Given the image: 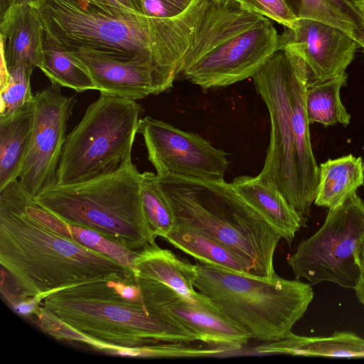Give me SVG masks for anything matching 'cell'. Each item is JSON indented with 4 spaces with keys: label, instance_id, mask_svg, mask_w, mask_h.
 I'll return each instance as SVG.
<instances>
[{
    "label": "cell",
    "instance_id": "27",
    "mask_svg": "<svg viewBox=\"0 0 364 364\" xmlns=\"http://www.w3.org/2000/svg\"><path fill=\"white\" fill-rule=\"evenodd\" d=\"M141 193L144 213L154 236L164 238L174 229L176 221L156 174L141 173Z\"/></svg>",
    "mask_w": 364,
    "mask_h": 364
},
{
    "label": "cell",
    "instance_id": "1",
    "mask_svg": "<svg viewBox=\"0 0 364 364\" xmlns=\"http://www.w3.org/2000/svg\"><path fill=\"white\" fill-rule=\"evenodd\" d=\"M32 314L58 340L84 342L96 350L140 357H198L200 338L146 309L137 284L85 283L52 292Z\"/></svg>",
    "mask_w": 364,
    "mask_h": 364
},
{
    "label": "cell",
    "instance_id": "3",
    "mask_svg": "<svg viewBox=\"0 0 364 364\" xmlns=\"http://www.w3.org/2000/svg\"><path fill=\"white\" fill-rule=\"evenodd\" d=\"M39 12L45 38L63 49L85 48L150 59L176 77L192 26L191 5L171 18L92 0H48Z\"/></svg>",
    "mask_w": 364,
    "mask_h": 364
},
{
    "label": "cell",
    "instance_id": "23",
    "mask_svg": "<svg viewBox=\"0 0 364 364\" xmlns=\"http://www.w3.org/2000/svg\"><path fill=\"white\" fill-rule=\"evenodd\" d=\"M348 76L344 72L323 82L306 85L305 107L309 124L317 122L325 127L349 124L350 114L340 97V90L346 86Z\"/></svg>",
    "mask_w": 364,
    "mask_h": 364
},
{
    "label": "cell",
    "instance_id": "13",
    "mask_svg": "<svg viewBox=\"0 0 364 364\" xmlns=\"http://www.w3.org/2000/svg\"><path fill=\"white\" fill-rule=\"evenodd\" d=\"M137 285L149 313L181 325L196 334L201 342L229 350L241 349L251 338L248 333L220 314L196 306L160 282L140 277Z\"/></svg>",
    "mask_w": 364,
    "mask_h": 364
},
{
    "label": "cell",
    "instance_id": "24",
    "mask_svg": "<svg viewBox=\"0 0 364 364\" xmlns=\"http://www.w3.org/2000/svg\"><path fill=\"white\" fill-rule=\"evenodd\" d=\"M296 19H309L343 30L353 38L364 22L354 0H283Z\"/></svg>",
    "mask_w": 364,
    "mask_h": 364
},
{
    "label": "cell",
    "instance_id": "35",
    "mask_svg": "<svg viewBox=\"0 0 364 364\" xmlns=\"http://www.w3.org/2000/svg\"><path fill=\"white\" fill-rule=\"evenodd\" d=\"M354 2L364 16V0H354Z\"/></svg>",
    "mask_w": 364,
    "mask_h": 364
},
{
    "label": "cell",
    "instance_id": "7",
    "mask_svg": "<svg viewBox=\"0 0 364 364\" xmlns=\"http://www.w3.org/2000/svg\"><path fill=\"white\" fill-rule=\"evenodd\" d=\"M195 289L218 312L263 343L289 336L314 299L311 284L277 274L270 278L197 262Z\"/></svg>",
    "mask_w": 364,
    "mask_h": 364
},
{
    "label": "cell",
    "instance_id": "14",
    "mask_svg": "<svg viewBox=\"0 0 364 364\" xmlns=\"http://www.w3.org/2000/svg\"><path fill=\"white\" fill-rule=\"evenodd\" d=\"M64 50L86 65L100 93L136 101L170 89L176 80L173 72L150 59L122 58L85 48Z\"/></svg>",
    "mask_w": 364,
    "mask_h": 364
},
{
    "label": "cell",
    "instance_id": "22",
    "mask_svg": "<svg viewBox=\"0 0 364 364\" xmlns=\"http://www.w3.org/2000/svg\"><path fill=\"white\" fill-rule=\"evenodd\" d=\"M164 240L200 262L251 274L245 263L236 255L200 232L175 226Z\"/></svg>",
    "mask_w": 364,
    "mask_h": 364
},
{
    "label": "cell",
    "instance_id": "33",
    "mask_svg": "<svg viewBox=\"0 0 364 364\" xmlns=\"http://www.w3.org/2000/svg\"><path fill=\"white\" fill-rule=\"evenodd\" d=\"M114 6L125 7L132 10H134L139 13H142L141 6L139 0H109Z\"/></svg>",
    "mask_w": 364,
    "mask_h": 364
},
{
    "label": "cell",
    "instance_id": "9",
    "mask_svg": "<svg viewBox=\"0 0 364 364\" xmlns=\"http://www.w3.org/2000/svg\"><path fill=\"white\" fill-rule=\"evenodd\" d=\"M364 242V202L352 193L330 208L323 225L302 240L288 259L297 279L310 284L335 283L355 289L360 274Z\"/></svg>",
    "mask_w": 364,
    "mask_h": 364
},
{
    "label": "cell",
    "instance_id": "16",
    "mask_svg": "<svg viewBox=\"0 0 364 364\" xmlns=\"http://www.w3.org/2000/svg\"><path fill=\"white\" fill-rule=\"evenodd\" d=\"M43 36L39 9L26 4L10 6L0 17L1 63L7 68L21 63L38 68Z\"/></svg>",
    "mask_w": 364,
    "mask_h": 364
},
{
    "label": "cell",
    "instance_id": "29",
    "mask_svg": "<svg viewBox=\"0 0 364 364\" xmlns=\"http://www.w3.org/2000/svg\"><path fill=\"white\" fill-rule=\"evenodd\" d=\"M244 7L272 19L285 28H292L296 18L283 0H236Z\"/></svg>",
    "mask_w": 364,
    "mask_h": 364
},
{
    "label": "cell",
    "instance_id": "6",
    "mask_svg": "<svg viewBox=\"0 0 364 364\" xmlns=\"http://www.w3.org/2000/svg\"><path fill=\"white\" fill-rule=\"evenodd\" d=\"M141 182V173L129 159L87 181L50 185L33 199L63 221L137 252L156 238L144 213Z\"/></svg>",
    "mask_w": 364,
    "mask_h": 364
},
{
    "label": "cell",
    "instance_id": "25",
    "mask_svg": "<svg viewBox=\"0 0 364 364\" xmlns=\"http://www.w3.org/2000/svg\"><path fill=\"white\" fill-rule=\"evenodd\" d=\"M51 83L82 92L97 90L86 65L72 52L51 43L44 37L42 62L38 67Z\"/></svg>",
    "mask_w": 364,
    "mask_h": 364
},
{
    "label": "cell",
    "instance_id": "12",
    "mask_svg": "<svg viewBox=\"0 0 364 364\" xmlns=\"http://www.w3.org/2000/svg\"><path fill=\"white\" fill-rule=\"evenodd\" d=\"M279 50L280 35L267 18L205 54L179 77L203 90L227 87L252 77Z\"/></svg>",
    "mask_w": 364,
    "mask_h": 364
},
{
    "label": "cell",
    "instance_id": "5",
    "mask_svg": "<svg viewBox=\"0 0 364 364\" xmlns=\"http://www.w3.org/2000/svg\"><path fill=\"white\" fill-rule=\"evenodd\" d=\"M158 181L176 225L203 233L236 255L251 274L276 273L274 255L281 236L231 183L168 175Z\"/></svg>",
    "mask_w": 364,
    "mask_h": 364
},
{
    "label": "cell",
    "instance_id": "2",
    "mask_svg": "<svg viewBox=\"0 0 364 364\" xmlns=\"http://www.w3.org/2000/svg\"><path fill=\"white\" fill-rule=\"evenodd\" d=\"M28 195L18 179L0 190V264L22 313L60 289L98 281L136 284L133 269L46 225L29 209Z\"/></svg>",
    "mask_w": 364,
    "mask_h": 364
},
{
    "label": "cell",
    "instance_id": "26",
    "mask_svg": "<svg viewBox=\"0 0 364 364\" xmlns=\"http://www.w3.org/2000/svg\"><path fill=\"white\" fill-rule=\"evenodd\" d=\"M32 211L60 234L85 247L105 254L134 270V259L138 252L129 251L92 230L68 224L39 205H34Z\"/></svg>",
    "mask_w": 364,
    "mask_h": 364
},
{
    "label": "cell",
    "instance_id": "20",
    "mask_svg": "<svg viewBox=\"0 0 364 364\" xmlns=\"http://www.w3.org/2000/svg\"><path fill=\"white\" fill-rule=\"evenodd\" d=\"M33 101L13 115L0 118V190L18 178L28 154L32 134Z\"/></svg>",
    "mask_w": 364,
    "mask_h": 364
},
{
    "label": "cell",
    "instance_id": "36",
    "mask_svg": "<svg viewBox=\"0 0 364 364\" xmlns=\"http://www.w3.org/2000/svg\"><path fill=\"white\" fill-rule=\"evenodd\" d=\"M92 1H97V2H100V3H104V4H112L109 0H92ZM113 5V4H112Z\"/></svg>",
    "mask_w": 364,
    "mask_h": 364
},
{
    "label": "cell",
    "instance_id": "31",
    "mask_svg": "<svg viewBox=\"0 0 364 364\" xmlns=\"http://www.w3.org/2000/svg\"><path fill=\"white\" fill-rule=\"evenodd\" d=\"M48 0H0V17L13 5H29L38 9L42 8Z\"/></svg>",
    "mask_w": 364,
    "mask_h": 364
},
{
    "label": "cell",
    "instance_id": "10",
    "mask_svg": "<svg viewBox=\"0 0 364 364\" xmlns=\"http://www.w3.org/2000/svg\"><path fill=\"white\" fill-rule=\"evenodd\" d=\"M137 133L144 137L148 159L158 176L225 181L229 166L227 154L200 135L150 116L140 119Z\"/></svg>",
    "mask_w": 364,
    "mask_h": 364
},
{
    "label": "cell",
    "instance_id": "34",
    "mask_svg": "<svg viewBox=\"0 0 364 364\" xmlns=\"http://www.w3.org/2000/svg\"><path fill=\"white\" fill-rule=\"evenodd\" d=\"M353 38L356 41L360 47L363 48L364 53V22L357 28Z\"/></svg>",
    "mask_w": 364,
    "mask_h": 364
},
{
    "label": "cell",
    "instance_id": "15",
    "mask_svg": "<svg viewBox=\"0 0 364 364\" xmlns=\"http://www.w3.org/2000/svg\"><path fill=\"white\" fill-rule=\"evenodd\" d=\"M281 50L286 48L304 63L307 85L321 82L344 72L360 47L341 29L309 19H297L280 35Z\"/></svg>",
    "mask_w": 364,
    "mask_h": 364
},
{
    "label": "cell",
    "instance_id": "21",
    "mask_svg": "<svg viewBox=\"0 0 364 364\" xmlns=\"http://www.w3.org/2000/svg\"><path fill=\"white\" fill-rule=\"evenodd\" d=\"M364 183L363 161L352 154L328 159L319 165L314 204L328 209L341 204Z\"/></svg>",
    "mask_w": 364,
    "mask_h": 364
},
{
    "label": "cell",
    "instance_id": "11",
    "mask_svg": "<svg viewBox=\"0 0 364 364\" xmlns=\"http://www.w3.org/2000/svg\"><path fill=\"white\" fill-rule=\"evenodd\" d=\"M33 102L31 143L17 178L33 197L56 183L67 125L76 99L63 95L60 86L51 83L35 93Z\"/></svg>",
    "mask_w": 364,
    "mask_h": 364
},
{
    "label": "cell",
    "instance_id": "28",
    "mask_svg": "<svg viewBox=\"0 0 364 364\" xmlns=\"http://www.w3.org/2000/svg\"><path fill=\"white\" fill-rule=\"evenodd\" d=\"M31 66L21 63L7 68L1 63L0 118L9 117L34 100L31 89Z\"/></svg>",
    "mask_w": 364,
    "mask_h": 364
},
{
    "label": "cell",
    "instance_id": "4",
    "mask_svg": "<svg viewBox=\"0 0 364 364\" xmlns=\"http://www.w3.org/2000/svg\"><path fill=\"white\" fill-rule=\"evenodd\" d=\"M270 117V141L257 175L272 185L307 221L316 197L319 166L311 147L303 60L287 49L276 52L252 77Z\"/></svg>",
    "mask_w": 364,
    "mask_h": 364
},
{
    "label": "cell",
    "instance_id": "32",
    "mask_svg": "<svg viewBox=\"0 0 364 364\" xmlns=\"http://www.w3.org/2000/svg\"><path fill=\"white\" fill-rule=\"evenodd\" d=\"M358 301L364 306V242L363 245L360 259V274L354 289Z\"/></svg>",
    "mask_w": 364,
    "mask_h": 364
},
{
    "label": "cell",
    "instance_id": "18",
    "mask_svg": "<svg viewBox=\"0 0 364 364\" xmlns=\"http://www.w3.org/2000/svg\"><path fill=\"white\" fill-rule=\"evenodd\" d=\"M237 193L274 229L289 245L305 220L277 188L257 176H240L230 183Z\"/></svg>",
    "mask_w": 364,
    "mask_h": 364
},
{
    "label": "cell",
    "instance_id": "19",
    "mask_svg": "<svg viewBox=\"0 0 364 364\" xmlns=\"http://www.w3.org/2000/svg\"><path fill=\"white\" fill-rule=\"evenodd\" d=\"M257 353L331 358H364V339L351 331H336L328 336L307 337L294 334L263 343Z\"/></svg>",
    "mask_w": 364,
    "mask_h": 364
},
{
    "label": "cell",
    "instance_id": "30",
    "mask_svg": "<svg viewBox=\"0 0 364 364\" xmlns=\"http://www.w3.org/2000/svg\"><path fill=\"white\" fill-rule=\"evenodd\" d=\"M194 0H139L143 14L158 18H175Z\"/></svg>",
    "mask_w": 364,
    "mask_h": 364
},
{
    "label": "cell",
    "instance_id": "8",
    "mask_svg": "<svg viewBox=\"0 0 364 364\" xmlns=\"http://www.w3.org/2000/svg\"><path fill=\"white\" fill-rule=\"evenodd\" d=\"M143 111L134 100L100 93L66 136L55 183L87 181L112 172L132 159Z\"/></svg>",
    "mask_w": 364,
    "mask_h": 364
},
{
    "label": "cell",
    "instance_id": "17",
    "mask_svg": "<svg viewBox=\"0 0 364 364\" xmlns=\"http://www.w3.org/2000/svg\"><path fill=\"white\" fill-rule=\"evenodd\" d=\"M134 266L135 274L168 287L198 307L218 313L210 300L195 289V264L188 259L178 257L154 242L137 252Z\"/></svg>",
    "mask_w": 364,
    "mask_h": 364
}]
</instances>
